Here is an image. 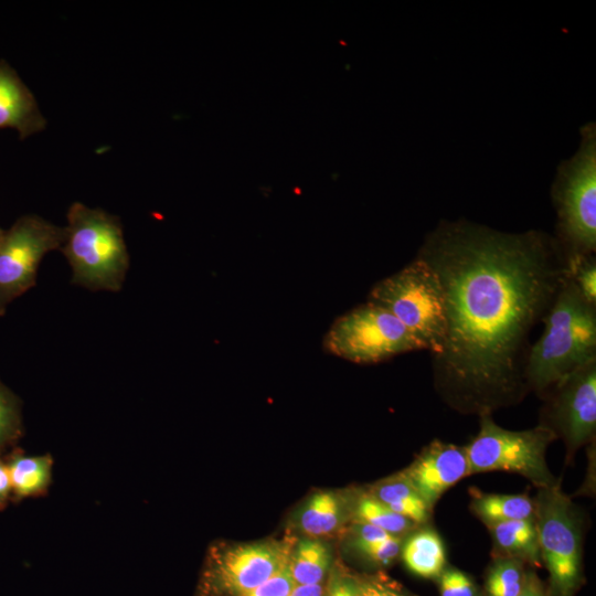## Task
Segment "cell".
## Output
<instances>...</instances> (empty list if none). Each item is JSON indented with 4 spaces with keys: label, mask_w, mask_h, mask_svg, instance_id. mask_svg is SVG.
<instances>
[{
    "label": "cell",
    "mask_w": 596,
    "mask_h": 596,
    "mask_svg": "<svg viewBox=\"0 0 596 596\" xmlns=\"http://www.w3.org/2000/svg\"><path fill=\"white\" fill-rule=\"evenodd\" d=\"M417 256L444 292L446 336L432 355L434 385L453 408L491 414L529 391L524 369L534 326L566 277L547 235L503 233L469 222L440 224Z\"/></svg>",
    "instance_id": "6da1fadb"
},
{
    "label": "cell",
    "mask_w": 596,
    "mask_h": 596,
    "mask_svg": "<svg viewBox=\"0 0 596 596\" xmlns=\"http://www.w3.org/2000/svg\"><path fill=\"white\" fill-rule=\"evenodd\" d=\"M544 330L528 353L524 379L540 395L565 375L596 360V305L567 277L542 320Z\"/></svg>",
    "instance_id": "7a4b0ae2"
},
{
    "label": "cell",
    "mask_w": 596,
    "mask_h": 596,
    "mask_svg": "<svg viewBox=\"0 0 596 596\" xmlns=\"http://www.w3.org/2000/svg\"><path fill=\"white\" fill-rule=\"evenodd\" d=\"M60 248L72 268V284L91 290L119 291L129 269V254L117 216L74 202L67 211Z\"/></svg>",
    "instance_id": "3957f363"
},
{
    "label": "cell",
    "mask_w": 596,
    "mask_h": 596,
    "mask_svg": "<svg viewBox=\"0 0 596 596\" xmlns=\"http://www.w3.org/2000/svg\"><path fill=\"white\" fill-rule=\"evenodd\" d=\"M368 301L394 315L423 350L437 354L446 336V312L440 281L418 256L401 270L377 281Z\"/></svg>",
    "instance_id": "277c9868"
},
{
    "label": "cell",
    "mask_w": 596,
    "mask_h": 596,
    "mask_svg": "<svg viewBox=\"0 0 596 596\" xmlns=\"http://www.w3.org/2000/svg\"><path fill=\"white\" fill-rule=\"evenodd\" d=\"M533 502L541 562L550 574L547 596H574L583 583L579 514L558 482L539 488Z\"/></svg>",
    "instance_id": "5b68a950"
},
{
    "label": "cell",
    "mask_w": 596,
    "mask_h": 596,
    "mask_svg": "<svg viewBox=\"0 0 596 596\" xmlns=\"http://www.w3.org/2000/svg\"><path fill=\"white\" fill-rule=\"evenodd\" d=\"M553 199L557 243L566 258L593 255L596 249V143L588 128L576 155L563 164Z\"/></svg>",
    "instance_id": "8992f818"
},
{
    "label": "cell",
    "mask_w": 596,
    "mask_h": 596,
    "mask_svg": "<svg viewBox=\"0 0 596 596\" xmlns=\"http://www.w3.org/2000/svg\"><path fill=\"white\" fill-rule=\"evenodd\" d=\"M555 438L541 424L525 430H510L496 424L491 414H482L479 433L465 447L471 475L508 471L525 477L539 488L553 486L557 481L547 467L545 454Z\"/></svg>",
    "instance_id": "52a82bcc"
},
{
    "label": "cell",
    "mask_w": 596,
    "mask_h": 596,
    "mask_svg": "<svg viewBox=\"0 0 596 596\" xmlns=\"http://www.w3.org/2000/svg\"><path fill=\"white\" fill-rule=\"evenodd\" d=\"M323 348L338 358L359 364L377 363L423 350L394 315L369 301L331 324L324 336Z\"/></svg>",
    "instance_id": "ba28073f"
},
{
    "label": "cell",
    "mask_w": 596,
    "mask_h": 596,
    "mask_svg": "<svg viewBox=\"0 0 596 596\" xmlns=\"http://www.w3.org/2000/svg\"><path fill=\"white\" fill-rule=\"evenodd\" d=\"M292 546L266 540L217 543L209 549L200 581L202 596H241L288 565Z\"/></svg>",
    "instance_id": "9c48e42d"
},
{
    "label": "cell",
    "mask_w": 596,
    "mask_h": 596,
    "mask_svg": "<svg viewBox=\"0 0 596 596\" xmlns=\"http://www.w3.org/2000/svg\"><path fill=\"white\" fill-rule=\"evenodd\" d=\"M65 227L41 216H20L0 241V317L10 302L35 286L43 256L61 248Z\"/></svg>",
    "instance_id": "30bf717a"
},
{
    "label": "cell",
    "mask_w": 596,
    "mask_h": 596,
    "mask_svg": "<svg viewBox=\"0 0 596 596\" xmlns=\"http://www.w3.org/2000/svg\"><path fill=\"white\" fill-rule=\"evenodd\" d=\"M541 425L561 437L571 458L596 432V360L576 369L546 393Z\"/></svg>",
    "instance_id": "8fae6325"
},
{
    "label": "cell",
    "mask_w": 596,
    "mask_h": 596,
    "mask_svg": "<svg viewBox=\"0 0 596 596\" xmlns=\"http://www.w3.org/2000/svg\"><path fill=\"white\" fill-rule=\"evenodd\" d=\"M430 510L450 487L470 476L465 447L433 440L402 471Z\"/></svg>",
    "instance_id": "7c38bea8"
},
{
    "label": "cell",
    "mask_w": 596,
    "mask_h": 596,
    "mask_svg": "<svg viewBox=\"0 0 596 596\" xmlns=\"http://www.w3.org/2000/svg\"><path fill=\"white\" fill-rule=\"evenodd\" d=\"M45 125L32 92L17 72L0 60V129L13 128L22 140L43 130Z\"/></svg>",
    "instance_id": "4fadbf2b"
},
{
    "label": "cell",
    "mask_w": 596,
    "mask_h": 596,
    "mask_svg": "<svg viewBox=\"0 0 596 596\" xmlns=\"http://www.w3.org/2000/svg\"><path fill=\"white\" fill-rule=\"evenodd\" d=\"M6 462L11 480V501L46 493L52 478L51 455L25 456L21 450H14Z\"/></svg>",
    "instance_id": "5bb4252c"
},
{
    "label": "cell",
    "mask_w": 596,
    "mask_h": 596,
    "mask_svg": "<svg viewBox=\"0 0 596 596\" xmlns=\"http://www.w3.org/2000/svg\"><path fill=\"white\" fill-rule=\"evenodd\" d=\"M345 500L333 491L313 493L300 510V531L310 539L333 534L345 520Z\"/></svg>",
    "instance_id": "9a60e30c"
},
{
    "label": "cell",
    "mask_w": 596,
    "mask_h": 596,
    "mask_svg": "<svg viewBox=\"0 0 596 596\" xmlns=\"http://www.w3.org/2000/svg\"><path fill=\"white\" fill-rule=\"evenodd\" d=\"M499 556L515 557L532 565H540L538 531L534 519L512 520L487 525Z\"/></svg>",
    "instance_id": "2e32d148"
},
{
    "label": "cell",
    "mask_w": 596,
    "mask_h": 596,
    "mask_svg": "<svg viewBox=\"0 0 596 596\" xmlns=\"http://www.w3.org/2000/svg\"><path fill=\"white\" fill-rule=\"evenodd\" d=\"M369 494L417 525L429 519L432 510L403 472L374 485Z\"/></svg>",
    "instance_id": "e0dca14e"
},
{
    "label": "cell",
    "mask_w": 596,
    "mask_h": 596,
    "mask_svg": "<svg viewBox=\"0 0 596 596\" xmlns=\"http://www.w3.org/2000/svg\"><path fill=\"white\" fill-rule=\"evenodd\" d=\"M401 553L406 567L421 577L438 578L445 570L444 543L432 529L414 532L402 545Z\"/></svg>",
    "instance_id": "ac0fdd59"
},
{
    "label": "cell",
    "mask_w": 596,
    "mask_h": 596,
    "mask_svg": "<svg viewBox=\"0 0 596 596\" xmlns=\"http://www.w3.org/2000/svg\"><path fill=\"white\" fill-rule=\"evenodd\" d=\"M471 510L486 524L534 519V502L526 494H492L471 491Z\"/></svg>",
    "instance_id": "d6986e66"
},
{
    "label": "cell",
    "mask_w": 596,
    "mask_h": 596,
    "mask_svg": "<svg viewBox=\"0 0 596 596\" xmlns=\"http://www.w3.org/2000/svg\"><path fill=\"white\" fill-rule=\"evenodd\" d=\"M331 562V553L323 542L305 539L292 546L288 570L295 585L320 584Z\"/></svg>",
    "instance_id": "ffe728a7"
},
{
    "label": "cell",
    "mask_w": 596,
    "mask_h": 596,
    "mask_svg": "<svg viewBox=\"0 0 596 596\" xmlns=\"http://www.w3.org/2000/svg\"><path fill=\"white\" fill-rule=\"evenodd\" d=\"M354 515L355 522L372 524L398 538L417 526V524L395 513L369 493L359 498L354 508Z\"/></svg>",
    "instance_id": "44dd1931"
},
{
    "label": "cell",
    "mask_w": 596,
    "mask_h": 596,
    "mask_svg": "<svg viewBox=\"0 0 596 596\" xmlns=\"http://www.w3.org/2000/svg\"><path fill=\"white\" fill-rule=\"evenodd\" d=\"M524 564L515 557L498 556L487 573L486 596H517L526 574Z\"/></svg>",
    "instance_id": "7402d4cb"
},
{
    "label": "cell",
    "mask_w": 596,
    "mask_h": 596,
    "mask_svg": "<svg viewBox=\"0 0 596 596\" xmlns=\"http://www.w3.org/2000/svg\"><path fill=\"white\" fill-rule=\"evenodd\" d=\"M23 430L21 401L0 381V453L13 448Z\"/></svg>",
    "instance_id": "603a6c76"
},
{
    "label": "cell",
    "mask_w": 596,
    "mask_h": 596,
    "mask_svg": "<svg viewBox=\"0 0 596 596\" xmlns=\"http://www.w3.org/2000/svg\"><path fill=\"white\" fill-rule=\"evenodd\" d=\"M566 275L583 297L596 305V260L593 255L566 258Z\"/></svg>",
    "instance_id": "cb8c5ba5"
},
{
    "label": "cell",
    "mask_w": 596,
    "mask_h": 596,
    "mask_svg": "<svg viewBox=\"0 0 596 596\" xmlns=\"http://www.w3.org/2000/svg\"><path fill=\"white\" fill-rule=\"evenodd\" d=\"M351 546L370 562L377 565H389L401 553L402 538L391 536L375 542H351Z\"/></svg>",
    "instance_id": "d4e9b609"
},
{
    "label": "cell",
    "mask_w": 596,
    "mask_h": 596,
    "mask_svg": "<svg viewBox=\"0 0 596 596\" xmlns=\"http://www.w3.org/2000/svg\"><path fill=\"white\" fill-rule=\"evenodd\" d=\"M358 596H416L384 573L358 577Z\"/></svg>",
    "instance_id": "484cf974"
},
{
    "label": "cell",
    "mask_w": 596,
    "mask_h": 596,
    "mask_svg": "<svg viewBox=\"0 0 596 596\" xmlns=\"http://www.w3.org/2000/svg\"><path fill=\"white\" fill-rule=\"evenodd\" d=\"M438 578L440 596H480L472 579L459 570L446 568Z\"/></svg>",
    "instance_id": "4316f807"
},
{
    "label": "cell",
    "mask_w": 596,
    "mask_h": 596,
    "mask_svg": "<svg viewBox=\"0 0 596 596\" xmlns=\"http://www.w3.org/2000/svg\"><path fill=\"white\" fill-rule=\"evenodd\" d=\"M295 583L288 565L274 576L241 596H289Z\"/></svg>",
    "instance_id": "83f0119b"
},
{
    "label": "cell",
    "mask_w": 596,
    "mask_h": 596,
    "mask_svg": "<svg viewBox=\"0 0 596 596\" xmlns=\"http://www.w3.org/2000/svg\"><path fill=\"white\" fill-rule=\"evenodd\" d=\"M322 596H358V577L347 573L332 575Z\"/></svg>",
    "instance_id": "f1b7e54d"
},
{
    "label": "cell",
    "mask_w": 596,
    "mask_h": 596,
    "mask_svg": "<svg viewBox=\"0 0 596 596\" xmlns=\"http://www.w3.org/2000/svg\"><path fill=\"white\" fill-rule=\"evenodd\" d=\"M393 535L369 523L355 522L352 526L351 542H375L389 539Z\"/></svg>",
    "instance_id": "f546056e"
},
{
    "label": "cell",
    "mask_w": 596,
    "mask_h": 596,
    "mask_svg": "<svg viewBox=\"0 0 596 596\" xmlns=\"http://www.w3.org/2000/svg\"><path fill=\"white\" fill-rule=\"evenodd\" d=\"M12 488L7 462L0 455V511L4 510L11 501Z\"/></svg>",
    "instance_id": "4dcf8cb0"
},
{
    "label": "cell",
    "mask_w": 596,
    "mask_h": 596,
    "mask_svg": "<svg viewBox=\"0 0 596 596\" xmlns=\"http://www.w3.org/2000/svg\"><path fill=\"white\" fill-rule=\"evenodd\" d=\"M517 596H547L540 578L532 571H526L524 583Z\"/></svg>",
    "instance_id": "1f68e13d"
},
{
    "label": "cell",
    "mask_w": 596,
    "mask_h": 596,
    "mask_svg": "<svg viewBox=\"0 0 596 596\" xmlns=\"http://www.w3.org/2000/svg\"><path fill=\"white\" fill-rule=\"evenodd\" d=\"M323 587L320 584L295 585L289 596H322Z\"/></svg>",
    "instance_id": "d6a6232c"
},
{
    "label": "cell",
    "mask_w": 596,
    "mask_h": 596,
    "mask_svg": "<svg viewBox=\"0 0 596 596\" xmlns=\"http://www.w3.org/2000/svg\"><path fill=\"white\" fill-rule=\"evenodd\" d=\"M3 233H4V231L0 227V241H1L2 236H3Z\"/></svg>",
    "instance_id": "836d02e7"
},
{
    "label": "cell",
    "mask_w": 596,
    "mask_h": 596,
    "mask_svg": "<svg viewBox=\"0 0 596 596\" xmlns=\"http://www.w3.org/2000/svg\"><path fill=\"white\" fill-rule=\"evenodd\" d=\"M0 455H2V454L0 453Z\"/></svg>",
    "instance_id": "e575fe53"
}]
</instances>
